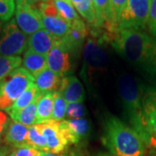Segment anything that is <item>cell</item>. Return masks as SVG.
<instances>
[{
    "instance_id": "cell-1",
    "label": "cell",
    "mask_w": 156,
    "mask_h": 156,
    "mask_svg": "<svg viewBox=\"0 0 156 156\" xmlns=\"http://www.w3.org/2000/svg\"><path fill=\"white\" fill-rule=\"evenodd\" d=\"M112 45L140 70L156 74V38L141 30H116Z\"/></svg>"
},
{
    "instance_id": "cell-2",
    "label": "cell",
    "mask_w": 156,
    "mask_h": 156,
    "mask_svg": "<svg viewBox=\"0 0 156 156\" xmlns=\"http://www.w3.org/2000/svg\"><path fill=\"white\" fill-rule=\"evenodd\" d=\"M102 143L115 156H143L145 142L131 127L114 115L104 121Z\"/></svg>"
},
{
    "instance_id": "cell-3",
    "label": "cell",
    "mask_w": 156,
    "mask_h": 156,
    "mask_svg": "<svg viewBox=\"0 0 156 156\" xmlns=\"http://www.w3.org/2000/svg\"><path fill=\"white\" fill-rule=\"evenodd\" d=\"M119 92L122 101L124 113L131 128L136 131L145 142L150 144V138L147 132L143 115L142 95L143 91L132 76L123 74L118 81Z\"/></svg>"
},
{
    "instance_id": "cell-4",
    "label": "cell",
    "mask_w": 156,
    "mask_h": 156,
    "mask_svg": "<svg viewBox=\"0 0 156 156\" xmlns=\"http://www.w3.org/2000/svg\"><path fill=\"white\" fill-rule=\"evenodd\" d=\"M34 83V77L24 68L18 67L0 82V110L9 109L23 93Z\"/></svg>"
},
{
    "instance_id": "cell-5",
    "label": "cell",
    "mask_w": 156,
    "mask_h": 156,
    "mask_svg": "<svg viewBox=\"0 0 156 156\" xmlns=\"http://www.w3.org/2000/svg\"><path fill=\"white\" fill-rule=\"evenodd\" d=\"M28 47V38L15 19L0 21V56H19Z\"/></svg>"
},
{
    "instance_id": "cell-6",
    "label": "cell",
    "mask_w": 156,
    "mask_h": 156,
    "mask_svg": "<svg viewBox=\"0 0 156 156\" xmlns=\"http://www.w3.org/2000/svg\"><path fill=\"white\" fill-rule=\"evenodd\" d=\"M151 0H128L117 30H143L147 26Z\"/></svg>"
},
{
    "instance_id": "cell-7",
    "label": "cell",
    "mask_w": 156,
    "mask_h": 156,
    "mask_svg": "<svg viewBox=\"0 0 156 156\" xmlns=\"http://www.w3.org/2000/svg\"><path fill=\"white\" fill-rule=\"evenodd\" d=\"M42 15L43 28L56 39H62L69 33L71 23L59 15L54 0L41 2L38 9Z\"/></svg>"
},
{
    "instance_id": "cell-8",
    "label": "cell",
    "mask_w": 156,
    "mask_h": 156,
    "mask_svg": "<svg viewBox=\"0 0 156 156\" xmlns=\"http://www.w3.org/2000/svg\"><path fill=\"white\" fill-rule=\"evenodd\" d=\"M15 21L17 27L26 36H30L44 29L40 11L30 5L26 0H17Z\"/></svg>"
},
{
    "instance_id": "cell-9",
    "label": "cell",
    "mask_w": 156,
    "mask_h": 156,
    "mask_svg": "<svg viewBox=\"0 0 156 156\" xmlns=\"http://www.w3.org/2000/svg\"><path fill=\"white\" fill-rule=\"evenodd\" d=\"M69 50L61 39H57L55 45L47 56L48 68L62 77L70 69Z\"/></svg>"
},
{
    "instance_id": "cell-10",
    "label": "cell",
    "mask_w": 156,
    "mask_h": 156,
    "mask_svg": "<svg viewBox=\"0 0 156 156\" xmlns=\"http://www.w3.org/2000/svg\"><path fill=\"white\" fill-rule=\"evenodd\" d=\"M143 115L147 132L150 138V145L156 146V90L143 91Z\"/></svg>"
},
{
    "instance_id": "cell-11",
    "label": "cell",
    "mask_w": 156,
    "mask_h": 156,
    "mask_svg": "<svg viewBox=\"0 0 156 156\" xmlns=\"http://www.w3.org/2000/svg\"><path fill=\"white\" fill-rule=\"evenodd\" d=\"M83 56L84 63L89 69V74L92 71L96 72L99 69H102L106 65V54L100 44L93 39H88L84 48Z\"/></svg>"
},
{
    "instance_id": "cell-12",
    "label": "cell",
    "mask_w": 156,
    "mask_h": 156,
    "mask_svg": "<svg viewBox=\"0 0 156 156\" xmlns=\"http://www.w3.org/2000/svg\"><path fill=\"white\" fill-rule=\"evenodd\" d=\"M57 39L44 29H41L28 37V49L36 53L48 56Z\"/></svg>"
},
{
    "instance_id": "cell-13",
    "label": "cell",
    "mask_w": 156,
    "mask_h": 156,
    "mask_svg": "<svg viewBox=\"0 0 156 156\" xmlns=\"http://www.w3.org/2000/svg\"><path fill=\"white\" fill-rule=\"evenodd\" d=\"M58 92L62 95L67 103L83 102L85 99L83 86L76 76L62 78V86Z\"/></svg>"
},
{
    "instance_id": "cell-14",
    "label": "cell",
    "mask_w": 156,
    "mask_h": 156,
    "mask_svg": "<svg viewBox=\"0 0 156 156\" xmlns=\"http://www.w3.org/2000/svg\"><path fill=\"white\" fill-rule=\"evenodd\" d=\"M88 35V30L83 20L78 19L71 23L69 33L61 39L69 51H77L81 49L84 39Z\"/></svg>"
},
{
    "instance_id": "cell-15",
    "label": "cell",
    "mask_w": 156,
    "mask_h": 156,
    "mask_svg": "<svg viewBox=\"0 0 156 156\" xmlns=\"http://www.w3.org/2000/svg\"><path fill=\"white\" fill-rule=\"evenodd\" d=\"M62 78L49 68H46L34 76V84L43 94L58 92L62 86Z\"/></svg>"
},
{
    "instance_id": "cell-16",
    "label": "cell",
    "mask_w": 156,
    "mask_h": 156,
    "mask_svg": "<svg viewBox=\"0 0 156 156\" xmlns=\"http://www.w3.org/2000/svg\"><path fill=\"white\" fill-rule=\"evenodd\" d=\"M28 132L29 127L12 121L7 128L5 140L7 144L14 147L25 145L27 144Z\"/></svg>"
},
{
    "instance_id": "cell-17",
    "label": "cell",
    "mask_w": 156,
    "mask_h": 156,
    "mask_svg": "<svg viewBox=\"0 0 156 156\" xmlns=\"http://www.w3.org/2000/svg\"><path fill=\"white\" fill-rule=\"evenodd\" d=\"M22 64L23 68H24L28 72L30 73L34 77L44 69L48 68L47 56L27 49L24 52Z\"/></svg>"
},
{
    "instance_id": "cell-18",
    "label": "cell",
    "mask_w": 156,
    "mask_h": 156,
    "mask_svg": "<svg viewBox=\"0 0 156 156\" xmlns=\"http://www.w3.org/2000/svg\"><path fill=\"white\" fill-rule=\"evenodd\" d=\"M55 93V92H54ZM54 93H44L37 101V123L44 124L52 120Z\"/></svg>"
},
{
    "instance_id": "cell-19",
    "label": "cell",
    "mask_w": 156,
    "mask_h": 156,
    "mask_svg": "<svg viewBox=\"0 0 156 156\" xmlns=\"http://www.w3.org/2000/svg\"><path fill=\"white\" fill-rule=\"evenodd\" d=\"M94 9L95 12V26L101 27L106 25L110 30L115 31L116 29L112 22L110 0H94Z\"/></svg>"
},
{
    "instance_id": "cell-20",
    "label": "cell",
    "mask_w": 156,
    "mask_h": 156,
    "mask_svg": "<svg viewBox=\"0 0 156 156\" xmlns=\"http://www.w3.org/2000/svg\"><path fill=\"white\" fill-rule=\"evenodd\" d=\"M41 95H42V93L39 91L37 86L33 83L17 98V101L13 103V105L9 109H7L5 112L9 115L11 113H16V112L19 111L23 108H24L25 107L29 106L34 101L38 100Z\"/></svg>"
},
{
    "instance_id": "cell-21",
    "label": "cell",
    "mask_w": 156,
    "mask_h": 156,
    "mask_svg": "<svg viewBox=\"0 0 156 156\" xmlns=\"http://www.w3.org/2000/svg\"><path fill=\"white\" fill-rule=\"evenodd\" d=\"M37 101H34L29 106L25 107L16 113L9 114L12 121L21 123L27 127H30L37 124Z\"/></svg>"
},
{
    "instance_id": "cell-22",
    "label": "cell",
    "mask_w": 156,
    "mask_h": 156,
    "mask_svg": "<svg viewBox=\"0 0 156 156\" xmlns=\"http://www.w3.org/2000/svg\"><path fill=\"white\" fill-rule=\"evenodd\" d=\"M27 144L37 150L48 152L47 140L42 133L39 124L29 127Z\"/></svg>"
},
{
    "instance_id": "cell-23",
    "label": "cell",
    "mask_w": 156,
    "mask_h": 156,
    "mask_svg": "<svg viewBox=\"0 0 156 156\" xmlns=\"http://www.w3.org/2000/svg\"><path fill=\"white\" fill-rule=\"evenodd\" d=\"M68 126L70 129L71 133L75 136L78 142L82 138L85 137L89 132V122L84 118L79 119H71L66 120Z\"/></svg>"
},
{
    "instance_id": "cell-24",
    "label": "cell",
    "mask_w": 156,
    "mask_h": 156,
    "mask_svg": "<svg viewBox=\"0 0 156 156\" xmlns=\"http://www.w3.org/2000/svg\"><path fill=\"white\" fill-rule=\"evenodd\" d=\"M56 10L58 11L59 15L68 22L72 23L73 22L80 19L77 12L75 10V7L70 2L62 1V0H54Z\"/></svg>"
},
{
    "instance_id": "cell-25",
    "label": "cell",
    "mask_w": 156,
    "mask_h": 156,
    "mask_svg": "<svg viewBox=\"0 0 156 156\" xmlns=\"http://www.w3.org/2000/svg\"><path fill=\"white\" fill-rule=\"evenodd\" d=\"M21 63L20 56H0V82L11 71L20 67Z\"/></svg>"
},
{
    "instance_id": "cell-26",
    "label": "cell",
    "mask_w": 156,
    "mask_h": 156,
    "mask_svg": "<svg viewBox=\"0 0 156 156\" xmlns=\"http://www.w3.org/2000/svg\"><path fill=\"white\" fill-rule=\"evenodd\" d=\"M67 101L62 97L59 92L54 93V105H53V114L52 120L56 122H62L66 117V108Z\"/></svg>"
},
{
    "instance_id": "cell-27",
    "label": "cell",
    "mask_w": 156,
    "mask_h": 156,
    "mask_svg": "<svg viewBox=\"0 0 156 156\" xmlns=\"http://www.w3.org/2000/svg\"><path fill=\"white\" fill-rule=\"evenodd\" d=\"M76 11L82 15L84 19L89 23H95V12L94 5L90 4L88 0H83L82 3L74 6Z\"/></svg>"
},
{
    "instance_id": "cell-28",
    "label": "cell",
    "mask_w": 156,
    "mask_h": 156,
    "mask_svg": "<svg viewBox=\"0 0 156 156\" xmlns=\"http://www.w3.org/2000/svg\"><path fill=\"white\" fill-rule=\"evenodd\" d=\"M127 3H128V0H110L112 22H113V25L116 30L122 13L124 8L126 7Z\"/></svg>"
},
{
    "instance_id": "cell-29",
    "label": "cell",
    "mask_w": 156,
    "mask_h": 156,
    "mask_svg": "<svg viewBox=\"0 0 156 156\" xmlns=\"http://www.w3.org/2000/svg\"><path fill=\"white\" fill-rule=\"evenodd\" d=\"M15 8L14 0H0V21L11 20L15 12Z\"/></svg>"
},
{
    "instance_id": "cell-30",
    "label": "cell",
    "mask_w": 156,
    "mask_h": 156,
    "mask_svg": "<svg viewBox=\"0 0 156 156\" xmlns=\"http://www.w3.org/2000/svg\"><path fill=\"white\" fill-rule=\"evenodd\" d=\"M85 107L83 102L68 103L66 108V117L68 120L83 118L85 115Z\"/></svg>"
},
{
    "instance_id": "cell-31",
    "label": "cell",
    "mask_w": 156,
    "mask_h": 156,
    "mask_svg": "<svg viewBox=\"0 0 156 156\" xmlns=\"http://www.w3.org/2000/svg\"><path fill=\"white\" fill-rule=\"evenodd\" d=\"M41 153L42 151L37 150L31 146L25 144L18 147H15V149L11 151L9 156H41Z\"/></svg>"
},
{
    "instance_id": "cell-32",
    "label": "cell",
    "mask_w": 156,
    "mask_h": 156,
    "mask_svg": "<svg viewBox=\"0 0 156 156\" xmlns=\"http://www.w3.org/2000/svg\"><path fill=\"white\" fill-rule=\"evenodd\" d=\"M148 30L156 38V0H151L150 12L147 23Z\"/></svg>"
},
{
    "instance_id": "cell-33",
    "label": "cell",
    "mask_w": 156,
    "mask_h": 156,
    "mask_svg": "<svg viewBox=\"0 0 156 156\" xmlns=\"http://www.w3.org/2000/svg\"><path fill=\"white\" fill-rule=\"evenodd\" d=\"M11 122L10 119L6 115L5 111L0 110V143L2 142L3 140H5L6 130Z\"/></svg>"
},
{
    "instance_id": "cell-34",
    "label": "cell",
    "mask_w": 156,
    "mask_h": 156,
    "mask_svg": "<svg viewBox=\"0 0 156 156\" xmlns=\"http://www.w3.org/2000/svg\"><path fill=\"white\" fill-rule=\"evenodd\" d=\"M11 149L8 146H0V156H9Z\"/></svg>"
},
{
    "instance_id": "cell-35",
    "label": "cell",
    "mask_w": 156,
    "mask_h": 156,
    "mask_svg": "<svg viewBox=\"0 0 156 156\" xmlns=\"http://www.w3.org/2000/svg\"><path fill=\"white\" fill-rule=\"evenodd\" d=\"M41 156H64L59 154H55V153H50V152H44L42 151Z\"/></svg>"
},
{
    "instance_id": "cell-36",
    "label": "cell",
    "mask_w": 156,
    "mask_h": 156,
    "mask_svg": "<svg viewBox=\"0 0 156 156\" xmlns=\"http://www.w3.org/2000/svg\"><path fill=\"white\" fill-rule=\"evenodd\" d=\"M27 2H28L30 5H34L35 4H37V3H39V2H44V1H46V0H26Z\"/></svg>"
},
{
    "instance_id": "cell-37",
    "label": "cell",
    "mask_w": 156,
    "mask_h": 156,
    "mask_svg": "<svg viewBox=\"0 0 156 156\" xmlns=\"http://www.w3.org/2000/svg\"><path fill=\"white\" fill-rule=\"evenodd\" d=\"M71 4L73 5V6H76V5H78V4H80V3H82L83 0H69Z\"/></svg>"
},
{
    "instance_id": "cell-38",
    "label": "cell",
    "mask_w": 156,
    "mask_h": 156,
    "mask_svg": "<svg viewBox=\"0 0 156 156\" xmlns=\"http://www.w3.org/2000/svg\"><path fill=\"white\" fill-rule=\"evenodd\" d=\"M97 156H111V155H108V154H98Z\"/></svg>"
},
{
    "instance_id": "cell-39",
    "label": "cell",
    "mask_w": 156,
    "mask_h": 156,
    "mask_svg": "<svg viewBox=\"0 0 156 156\" xmlns=\"http://www.w3.org/2000/svg\"><path fill=\"white\" fill-rule=\"evenodd\" d=\"M88 1H89L90 4H92L94 5V0H88Z\"/></svg>"
},
{
    "instance_id": "cell-40",
    "label": "cell",
    "mask_w": 156,
    "mask_h": 156,
    "mask_svg": "<svg viewBox=\"0 0 156 156\" xmlns=\"http://www.w3.org/2000/svg\"><path fill=\"white\" fill-rule=\"evenodd\" d=\"M62 1H68V2H69V0H62Z\"/></svg>"
}]
</instances>
